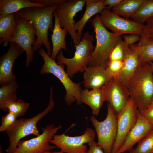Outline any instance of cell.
Wrapping results in <instances>:
<instances>
[{
	"label": "cell",
	"instance_id": "obj_1",
	"mask_svg": "<svg viewBox=\"0 0 153 153\" xmlns=\"http://www.w3.org/2000/svg\"><path fill=\"white\" fill-rule=\"evenodd\" d=\"M58 5L45 7H32L22 9L16 13L29 20L33 25L36 30V39L33 46L37 51L44 45L47 54L50 56L52 48L48 39L49 31H52L54 28V13Z\"/></svg>",
	"mask_w": 153,
	"mask_h": 153
},
{
	"label": "cell",
	"instance_id": "obj_2",
	"mask_svg": "<svg viewBox=\"0 0 153 153\" xmlns=\"http://www.w3.org/2000/svg\"><path fill=\"white\" fill-rule=\"evenodd\" d=\"M127 86L140 113L143 115L153 98V73L148 63L139 66Z\"/></svg>",
	"mask_w": 153,
	"mask_h": 153
},
{
	"label": "cell",
	"instance_id": "obj_3",
	"mask_svg": "<svg viewBox=\"0 0 153 153\" xmlns=\"http://www.w3.org/2000/svg\"><path fill=\"white\" fill-rule=\"evenodd\" d=\"M90 21L94 29L96 42L88 66H103L106 67L111 52L122 39V36H117L108 31L102 24L98 15L97 14Z\"/></svg>",
	"mask_w": 153,
	"mask_h": 153
},
{
	"label": "cell",
	"instance_id": "obj_4",
	"mask_svg": "<svg viewBox=\"0 0 153 153\" xmlns=\"http://www.w3.org/2000/svg\"><path fill=\"white\" fill-rule=\"evenodd\" d=\"M94 36L87 31L84 33L80 42L73 46L76 51L71 58L65 57L61 50L57 56V63L66 66V72L71 79L75 74L84 72L88 67L92 54L95 48Z\"/></svg>",
	"mask_w": 153,
	"mask_h": 153
},
{
	"label": "cell",
	"instance_id": "obj_5",
	"mask_svg": "<svg viewBox=\"0 0 153 153\" xmlns=\"http://www.w3.org/2000/svg\"><path fill=\"white\" fill-rule=\"evenodd\" d=\"M39 53L44 61L40 74H52L60 81L66 90L64 100L68 105L70 106L74 102L78 105L82 104L80 94L82 90L81 84L73 82L65 71L64 65L58 64L43 48H41L39 50Z\"/></svg>",
	"mask_w": 153,
	"mask_h": 153
},
{
	"label": "cell",
	"instance_id": "obj_6",
	"mask_svg": "<svg viewBox=\"0 0 153 153\" xmlns=\"http://www.w3.org/2000/svg\"><path fill=\"white\" fill-rule=\"evenodd\" d=\"M54 104L52 88L51 87L49 103L44 111L30 118L18 119L14 124L6 131L9 141V146L6 150V153H14L18 142L23 138L30 135L37 137L41 134L37 124L53 109Z\"/></svg>",
	"mask_w": 153,
	"mask_h": 153
},
{
	"label": "cell",
	"instance_id": "obj_7",
	"mask_svg": "<svg viewBox=\"0 0 153 153\" xmlns=\"http://www.w3.org/2000/svg\"><path fill=\"white\" fill-rule=\"evenodd\" d=\"M107 114L103 121L98 120L92 115L90 121L94 127L97 137V145L104 153H112L117 133V115L109 103L107 105Z\"/></svg>",
	"mask_w": 153,
	"mask_h": 153
},
{
	"label": "cell",
	"instance_id": "obj_8",
	"mask_svg": "<svg viewBox=\"0 0 153 153\" xmlns=\"http://www.w3.org/2000/svg\"><path fill=\"white\" fill-rule=\"evenodd\" d=\"M17 25L16 30L10 39L22 48L26 53V65L28 67L32 61L34 51L32 47L36 39V30L32 24L28 20L15 13Z\"/></svg>",
	"mask_w": 153,
	"mask_h": 153
},
{
	"label": "cell",
	"instance_id": "obj_9",
	"mask_svg": "<svg viewBox=\"0 0 153 153\" xmlns=\"http://www.w3.org/2000/svg\"><path fill=\"white\" fill-rule=\"evenodd\" d=\"M62 128L59 125H48L42 129V133L38 136L28 140H20L14 153H44L56 148L50 145V141L58 130Z\"/></svg>",
	"mask_w": 153,
	"mask_h": 153
},
{
	"label": "cell",
	"instance_id": "obj_10",
	"mask_svg": "<svg viewBox=\"0 0 153 153\" xmlns=\"http://www.w3.org/2000/svg\"><path fill=\"white\" fill-rule=\"evenodd\" d=\"M95 136L94 130L88 126L83 134L79 136H70L65 133L55 134L50 143L65 153H86L87 146L84 144L95 141Z\"/></svg>",
	"mask_w": 153,
	"mask_h": 153
},
{
	"label": "cell",
	"instance_id": "obj_11",
	"mask_svg": "<svg viewBox=\"0 0 153 153\" xmlns=\"http://www.w3.org/2000/svg\"><path fill=\"white\" fill-rule=\"evenodd\" d=\"M86 3L85 0H65L58 5L55 10L60 26L67 30L74 45L78 44L81 39L74 28V17L77 13L82 10Z\"/></svg>",
	"mask_w": 153,
	"mask_h": 153
},
{
	"label": "cell",
	"instance_id": "obj_12",
	"mask_svg": "<svg viewBox=\"0 0 153 153\" xmlns=\"http://www.w3.org/2000/svg\"><path fill=\"white\" fill-rule=\"evenodd\" d=\"M139 112L133 99L130 96L126 105L117 115V135L112 153H116L120 148L136 123Z\"/></svg>",
	"mask_w": 153,
	"mask_h": 153
},
{
	"label": "cell",
	"instance_id": "obj_13",
	"mask_svg": "<svg viewBox=\"0 0 153 153\" xmlns=\"http://www.w3.org/2000/svg\"><path fill=\"white\" fill-rule=\"evenodd\" d=\"M100 14V20L103 26L117 36L125 34H136L141 36L144 27V24L121 17L106 8Z\"/></svg>",
	"mask_w": 153,
	"mask_h": 153
},
{
	"label": "cell",
	"instance_id": "obj_14",
	"mask_svg": "<svg viewBox=\"0 0 153 153\" xmlns=\"http://www.w3.org/2000/svg\"><path fill=\"white\" fill-rule=\"evenodd\" d=\"M102 88L105 101L110 103L117 115L126 105L130 99L127 86L118 78H114Z\"/></svg>",
	"mask_w": 153,
	"mask_h": 153
},
{
	"label": "cell",
	"instance_id": "obj_15",
	"mask_svg": "<svg viewBox=\"0 0 153 153\" xmlns=\"http://www.w3.org/2000/svg\"><path fill=\"white\" fill-rule=\"evenodd\" d=\"M25 51L15 43L10 42L7 51L0 56V85L15 80L13 67L16 59Z\"/></svg>",
	"mask_w": 153,
	"mask_h": 153
},
{
	"label": "cell",
	"instance_id": "obj_16",
	"mask_svg": "<svg viewBox=\"0 0 153 153\" xmlns=\"http://www.w3.org/2000/svg\"><path fill=\"white\" fill-rule=\"evenodd\" d=\"M153 128V124L148 122L139 112L136 123L126 136L122 146L116 153H130L133 147Z\"/></svg>",
	"mask_w": 153,
	"mask_h": 153
},
{
	"label": "cell",
	"instance_id": "obj_17",
	"mask_svg": "<svg viewBox=\"0 0 153 153\" xmlns=\"http://www.w3.org/2000/svg\"><path fill=\"white\" fill-rule=\"evenodd\" d=\"M83 84L86 88H101L111 79L107 74L105 67L90 66L84 72Z\"/></svg>",
	"mask_w": 153,
	"mask_h": 153
},
{
	"label": "cell",
	"instance_id": "obj_18",
	"mask_svg": "<svg viewBox=\"0 0 153 153\" xmlns=\"http://www.w3.org/2000/svg\"><path fill=\"white\" fill-rule=\"evenodd\" d=\"M124 51L123 67L120 74L116 78L126 84H127L140 65L136 54L129 46L122 41Z\"/></svg>",
	"mask_w": 153,
	"mask_h": 153
},
{
	"label": "cell",
	"instance_id": "obj_19",
	"mask_svg": "<svg viewBox=\"0 0 153 153\" xmlns=\"http://www.w3.org/2000/svg\"><path fill=\"white\" fill-rule=\"evenodd\" d=\"M80 99L84 103L91 109L94 116H98L100 109L105 101L103 91L102 88L92 89L85 88L81 92Z\"/></svg>",
	"mask_w": 153,
	"mask_h": 153
},
{
	"label": "cell",
	"instance_id": "obj_20",
	"mask_svg": "<svg viewBox=\"0 0 153 153\" xmlns=\"http://www.w3.org/2000/svg\"><path fill=\"white\" fill-rule=\"evenodd\" d=\"M86 8L81 19L74 24V28L81 39L84 27L88 20L93 16L100 13L106 8L103 3L104 0H85Z\"/></svg>",
	"mask_w": 153,
	"mask_h": 153
},
{
	"label": "cell",
	"instance_id": "obj_21",
	"mask_svg": "<svg viewBox=\"0 0 153 153\" xmlns=\"http://www.w3.org/2000/svg\"><path fill=\"white\" fill-rule=\"evenodd\" d=\"M54 24L51 36L52 51L50 56L52 59L55 60L61 50H66L67 49L65 38L68 31L66 29L61 28L55 11L54 13Z\"/></svg>",
	"mask_w": 153,
	"mask_h": 153
},
{
	"label": "cell",
	"instance_id": "obj_22",
	"mask_svg": "<svg viewBox=\"0 0 153 153\" xmlns=\"http://www.w3.org/2000/svg\"><path fill=\"white\" fill-rule=\"evenodd\" d=\"M17 25L15 13L0 15V44L3 47H6L10 44Z\"/></svg>",
	"mask_w": 153,
	"mask_h": 153
},
{
	"label": "cell",
	"instance_id": "obj_23",
	"mask_svg": "<svg viewBox=\"0 0 153 153\" xmlns=\"http://www.w3.org/2000/svg\"><path fill=\"white\" fill-rule=\"evenodd\" d=\"M43 4L29 0H0V15H5L16 13L29 7H45Z\"/></svg>",
	"mask_w": 153,
	"mask_h": 153
},
{
	"label": "cell",
	"instance_id": "obj_24",
	"mask_svg": "<svg viewBox=\"0 0 153 153\" xmlns=\"http://www.w3.org/2000/svg\"><path fill=\"white\" fill-rule=\"evenodd\" d=\"M18 87L15 80L1 85L0 87V109L8 112L7 105L18 99L16 91Z\"/></svg>",
	"mask_w": 153,
	"mask_h": 153
},
{
	"label": "cell",
	"instance_id": "obj_25",
	"mask_svg": "<svg viewBox=\"0 0 153 153\" xmlns=\"http://www.w3.org/2000/svg\"><path fill=\"white\" fill-rule=\"evenodd\" d=\"M144 0H122L112 8V12L128 19L138 10Z\"/></svg>",
	"mask_w": 153,
	"mask_h": 153
},
{
	"label": "cell",
	"instance_id": "obj_26",
	"mask_svg": "<svg viewBox=\"0 0 153 153\" xmlns=\"http://www.w3.org/2000/svg\"><path fill=\"white\" fill-rule=\"evenodd\" d=\"M137 55L141 65L153 61V39H149L140 45L129 46Z\"/></svg>",
	"mask_w": 153,
	"mask_h": 153
},
{
	"label": "cell",
	"instance_id": "obj_27",
	"mask_svg": "<svg viewBox=\"0 0 153 153\" xmlns=\"http://www.w3.org/2000/svg\"><path fill=\"white\" fill-rule=\"evenodd\" d=\"M131 18L134 21L144 24L153 18V0H144L137 12Z\"/></svg>",
	"mask_w": 153,
	"mask_h": 153
},
{
	"label": "cell",
	"instance_id": "obj_28",
	"mask_svg": "<svg viewBox=\"0 0 153 153\" xmlns=\"http://www.w3.org/2000/svg\"><path fill=\"white\" fill-rule=\"evenodd\" d=\"M130 153H153V128L138 142Z\"/></svg>",
	"mask_w": 153,
	"mask_h": 153
},
{
	"label": "cell",
	"instance_id": "obj_29",
	"mask_svg": "<svg viewBox=\"0 0 153 153\" xmlns=\"http://www.w3.org/2000/svg\"><path fill=\"white\" fill-rule=\"evenodd\" d=\"M29 106V104L21 99L9 104L7 107L8 112L14 114L17 118L25 115Z\"/></svg>",
	"mask_w": 153,
	"mask_h": 153
},
{
	"label": "cell",
	"instance_id": "obj_30",
	"mask_svg": "<svg viewBox=\"0 0 153 153\" xmlns=\"http://www.w3.org/2000/svg\"><path fill=\"white\" fill-rule=\"evenodd\" d=\"M123 62L120 60L109 61L105 67L107 73L111 79L116 78L122 71Z\"/></svg>",
	"mask_w": 153,
	"mask_h": 153
},
{
	"label": "cell",
	"instance_id": "obj_31",
	"mask_svg": "<svg viewBox=\"0 0 153 153\" xmlns=\"http://www.w3.org/2000/svg\"><path fill=\"white\" fill-rule=\"evenodd\" d=\"M144 25L140 40L136 44L140 45L145 41L149 39H153V18L147 20Z\"/></svg>",
	"mask_w": 153,
	"mask_h": 153
},
{
	"label": "cell",
	"instance_id": "obj_32",
	"mask_svg": "<svg viewBox=\"0 0 153 153\" xmlns=\"http://www.w3.org/2000/svg\"><path fill=\"white\" fill-rule=\"evenodd\" d=\"M17 118L14 114L10 112L2 116L0 131L4 132L9 129L16 121Z\"/></svg>",
	"mask_w": 153,
	"mask_h": 153
},
{
	"label": "cell",
	"instance_id": "obj_33",
	"mask_svg": "<svg viewBox=\"0 0 153 153\" xmlns=\"http://www.w3.org/2000/svg\"><path fill=\"white\" fill-rule=\"evenodd\" d=\"M122 41V39L120 40L114 48L110 54L109 61H123L124 51Z\"/></svg>",
	"mask_w": 153,
	"mask_h": 153
},
{
	"label": "cell",
	"instance_id": "obj_34",
	"mask_svg": "<svg viewBox=\"0 0 153 153\" xmlns=\"http://www.w3.org/2000/svg\"><path fill=\"white\" fill-rule=\"evenodd\" d=\"M123 41L129 46L134 44L137 41H139L141 38L140 35L136 34H130L129 35H123Z\"/></svg>",
	"mask_w": 153,
	"mask_h": 153
},
{
	"label": "cell",
	"instance_id": "obj_35",
	"mask_svg": "<svg viewBox=\"0 0 153 153\" xmlns=\"http://www.w3.org/2000/svg\"><path fill=\"white\" fill-rule=\"evenodd\" d=\"M32 2L45 5L46 7L59 5L64 2L65 0H31Z\"/></svg>",
	"mask_w": 153,
	"mask_h": 153
},
{
	"label": "cell",
	"instance_id": "obj_36",
	"mask_svg": "<svg viewBox=\"0 0 153 153\" xmlns=\"http://www.w3.org/2000/svg\"><path fill=\"white\" fill-rule=\"evenodd\" d=\"M89 148L86 153H104L102 148L95 141L88 143Z\"/></svg>",
	"mask_w": 153,
	"mask_h": 153
},
{
	"label": "cell",
	"instance_id": "obj_37",
	"mask_svg": "<svg viewBox=\"0 0 153 153\" xmlns=\"http://www.w3.org/2000/svg\"><path fill=\"white\" fill-rule=\"evenodd\" d=\"M142 115L148 122L153 124V104H151Z\"/></svg>",
	"mask_w": 153,
	"mask_h": 153
},
{
	"label": "cell",
	"instance_id": "obj_38",
	"mask_svg": "<svg viewBox=\"0 0 153 153\" xmlns=\"http://www.w3.org/2000/svg\"><path fill=\"white\" fill-rule=\"evenodd\" d=\"M122 0H104L103 3L104 5L106 6L108 5L106 7V8L110 10V9L117 5L120 3Z\"/></svg>",
	"mask_w": 153,
	"mask_h": 153
},
{
	"label": "cell",
	"instance_id": "obj_39",
	"mask_svg": "<svg viewBox=\"0 0 153 153\" xmlns=\"http://www.w3.org/2000/svg\"><path fill=\"white\" fill-rule=\"evenodd\" d=\"M148 63L149 64L151 70L153 73V62L152 61H150L148 62Z\"/></svg>",
	"mask_w": 153,
	"mask_h": 153
},
{
	"label": "cell",
	"instance_id": "obj_40",
	"mask_svg": "<svg viewBox=\"0 0 153 153\" xmlns=\"http://www.w3.org/2000/svg\"><path fill=\"white\" fill-rule=\"evenodd\" d=\"M44 153H65L63 151L60 150L58 152H45Z\"/></svg>",
	"mask_w": 153,
	"mask_h": 153
},
{
	"label": "cell",
	"instance_id": "obj_41",
	"mask_svg": "<svg viewBox=\"0 0 153 153\" xmlns=\"http://www.w3.org/2000/svg\"><path fill=\"white\" fill-rule=\"evenodd\" d=\"M3 151L2 150V148L1 146H0V153H2Z\"/></svg>",
	"mask_w": 153,
	"mask_h": 153
},
{
	"label": "cell",
	"instance_id": "obj_42",
	"mask_svg": "<svg viewBox=\"0 0 153 153\" xmlns=\"http://www.w3.org/2000/svg\"><path fill=\"white\" fill-rule=\"evenodd\" d=\"M151 103L153 104V98Z\"/></svg>",
	"mask_w": 153,
	"mask_h": 153
}]
</instances>
